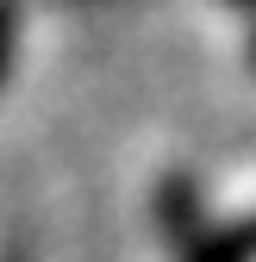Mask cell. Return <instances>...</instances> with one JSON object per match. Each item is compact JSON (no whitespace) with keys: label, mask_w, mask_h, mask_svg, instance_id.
Here are the masks:
<instances>
[{"label":"cell","mask_w":256,"mask_h":262,"mask_svg":"<svg viewBox=\"0 0 256 262\" xmlns=\"http://www.w3.org/2000/svg\"><path fill=\"white\" fill-rule=\"evenodd\" d=\"M200 244L212 250V262H250V256H256V219H250V225H238V231L200 237Z\"/></svg>","instance_id":"obj_1"},{"label":"cell","mask_w":256,"mask_h":262,"mask_svg":"<svg viewBox=\"0 0 256 262\" xmlns=\"http://www.w3.org/2000/svg\"><path fill=\"white\" fill-rule=\"evenodd\" d=\"M7 62H13V13L0 7V75H7Z\"/></svg>","instance_id":"obj_2"},{"label":"cell","mask_w":256,"mask_h":262,"mask_svg":"<svg viewBox=\"0 0 256 262\" xmlns=\"http://www.w3.org/2000/svg\"><path fill=\"white\" fill-rule=\"evenodd\" d=\"M187 262H212V250H206V244L194 237V244H187Z\"/></svg>","instance_id":"obj_3"},{"label":"cell","mask_w":256,"mask_h":262,"mask_svg":"<svg viewBox=\"0 0 256 262\" xmlns=\"http://www.w3.org/2000/svg\"><path fill=\"white\" fill-rule=\"evenodd\" d=\"M238 7H256V0H238Z\"/></svg>","instance_id":"obj_4"}]
</instances>
